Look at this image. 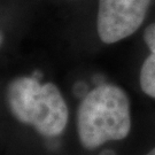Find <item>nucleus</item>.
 <instances>
[{"instance_id": "nucleus-1", "label": "nucleus", "mask_w": 155, "mask_h": 155, "mask_svg": "<svg viewBox=\"0 0 155 155\" xmlns=\"http://www.w3.org/2000/svg\"><path fill=\"white\" fill-rule=\"evenodd\" d=\"M131 130L130 102L121 87L100 85L85 95L77 110V133L86 150L127 138Z\"/></svg>"}, {"instance_id": "nucleus-2", "label": "nucleus", "mask_w": 155, "mask_h": 155, "mask_svg": "<svg viewBox=\"0 0 155 155\" xmlns=\"http://www.w3.org/2000/svg\"><path fill=\"white\" fill-rule=\"evenodd\" d=\"M6 101L17 121L33 127L45 137L61 134L68 123V107L54 84L35 77H18L6 90Z\"/></svg>"}, {"instance_id": "nucleus-3", "label": "nucleus", "mask_w": 155, "mask_h": 155, "mask_svg": "<svg viewBox=\"0 0 155 155\" xmlns=\"http://www.w3.org/2000/svg\"><path fill=\"white\" fill-rule=\"evenodd\" d=\"M150 0H99L97 30L106 44L130 37L144 22Z\"/></svg>"}, {"instance_id": "nucleus-4", "label": "nucleus", "mask_w": 155, "mask_h": 155, "mask_svg": "<svg viewBox=\"0 0 155 155\" xmlns=\"http://www.w3.org/2000/svg\"><path fill=\"white\" fill-rule=\"evenodd\" d=\"M140 86L147 95L155 99V54H150L140 70Z\"/></svg>"}, {"instance_id": "nucleus-5", "label": "nucleus", "mask_w": 155, "mask_h": 155, "mask_svg": "<svg viewBox=\"0 0 155 155\" xmlns=\"http://www.w3.org/2000/svg\"><path fill=\"white\" fill-rule=\"evenodd\" d=\"M144 39L145 43L147 44L148 48L150 50V52L155 54V22L150 24L144 33Z\"/></svg>"}, {"instance_id": "nucleus-6", "label": "nucleus", "mask_w": 155, "mask_h": 155, "mask_svg": "<svg viewBox=\"0 0 155 155\" xmlns=\"http://www.w3.org/2000/svg\"><path fill=\"white\" fill-rule=\"evenodd\" d=\"M146 155H155V147L152 150H150V152H148V153H147Z\"/></svg>"}, {"instance_id": "nucleus-7", "label": "nucleus", "mask_w": 155, "mask_h": 155, "mask_svg": "<svg viewBox=\"0 0 155 155\" xmlns=\"http://www.w3.org/2000/svg\"><path fill=\"white\" fill-rule=\"evenodd\" d=\"M1 43H2V35L0 32V45H1Z\"/></svg>"}]
</instances>
